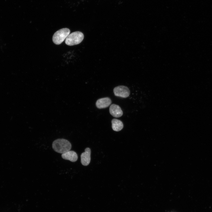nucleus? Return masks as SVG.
<instances>
[{
	"mask_svg": "<svg viewBox=\"0 0 212 212\" xmlns=\"http://www.w3.org/2000/svg\"><path fill=\"white\" fill-rule=\"evenodd\" d=\"M70 143L64 139H58L54 140L52 144V147L55 152L63 154L69 151L71 148Z\"/></svg>",
	"mask_w": 212,
	"mask_h": 212,
	"instance_id": "1",
	"label": "nucleus"
},
{
	"mask_svg": "<svg viewBox=\"0 0 212 212\" xmlns=\"http://www.w3.org/2000/svg\"><path fill=\"white\" fill-rule=\"evenodd\" d=\"M84 37L82 33L79 31L73 32L67 36L65 40V44L69 46H73L80 43Z\"/></svg>",
	"mask_w": 212,
	"mask_h": 212,
	"instance_id": "2",
	"label": "nucleus"
},
{
	"mask_svg": "<svg viewBox=\"0 0 212 212\" xmlns=\"http://www.w3.org/2000/svg\"><path fill=\"white\" fill-rule=\"evenodd\" d=\"M70 32V30L67 28H62L57 31L53 36V42L57 45L60 44L67 38Z\"/></svg>",
	"mask_w": 212,
	"mask_h": 212,
	"instance_id": "3",
	"label": "nucleus"
},
{
	"mask_svg": "<svg viewBox=\"0 0 212 212\" xmlns=\"http://www.w3.org/2000/svg\"><path fill=\"white\" fill-rule=\"evenodd\" d=\"M113 92L115 96L124 98L128 97L130 93L129 88L123 85L115 87Z\"/></svg>",
	"mask_w": 212,
	"mask_h": 212,
	"instance_id": "4",
	"label": "nucleus"
},
{
	"mask_svg": "<svg viewBox=\"0 0 212 212\" xmlns=\"http://www.w3.org/2000/svg\"><path fill=\"white\" fill-rule=\"evenodd\" d=\"M90 149L88 148H86L85 152L81 155V162L82 164L84 166H87L90 163Z\"/></svg>",
	"mask_w": 212,
	"mask_h": 212,
	"instance_id": "5",
	"label": "nucleus"
},
{
	"mask_svg": "<svg viewBox=\"0 0 212 212\" xmlns=\"http://www.w3.org/2000/svg\"><path fill=\"white\" fill-rule=\"evenodd\" d=\"M112 103L111 99L105 97L98 99L96 101V105L99 109L106 108L110 106Z\"/></svg>",
	"mask_w": 212,
	"mask_h": 212,
	"instance_id": "6",
	"label": "nucleus"
},
{
	"mask_svg": "<svg viewBox=\"0 0 212 212\" xmlns=\"http://www.w3.org/2000/svg\"><path fill=\"white\" fill-rule=\"evenodd\" d=\"M109 112L110 114L115 117H119L123 115V112L120 107L118 105L112 104L109 108Z\"/></svg>",
	"mask_w": 212,
	"mask_h": 212,
	"instance_id": "7",
	"label": "nucleus"
},
{
	"mask_svg": "<svg viewBox=\"0 0 212 212\" xmlns=\"http://www.w3.org/2000/svg\"><path fill=\"white\" fill-rule=\"evenodd\" d=\"M62 157L64 159L68 160L72 162H75L78 159L77 153L75 151L72 150H70L62 154Z\"/></svg>",
	"mask_w": 212,
	"mask_h": 212,
	"instance_id": "8",
	"label": "nucleus"
},
{
	"mask_svg": "<svg viewBox=\"0 0 212 212\" xmlns=\"http://www.w3.org/2000/svg\"><path fill=\"white\" fill-rule=\"evenodd\" d=\"M112 127L113 130L116 131L121 130L123 127L122 121L116 119H113L111 121Z\"/></svg>",
	"mask_w": 212,
	"mask_h": 212,
	"instance_id": "9",
	"label": "nucleus"
}]
</instances>
